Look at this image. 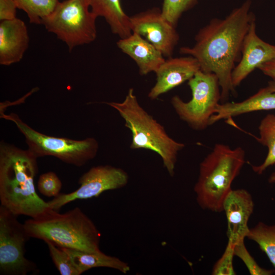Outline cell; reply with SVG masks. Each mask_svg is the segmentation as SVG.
I'll list each match as a JSON object with an SVG mask.
<instances>
[{"label":"cell","mask_w":275,"mask_h":275,"mask_svg":"<svg viewBox=\"0 0 275 275\" xmlns=\"http://www.w3.org/2000/svg\"><path fill=\"white\" fill-rule=\"evenodd\" d=\"M69 255L80 274L95 267H107L126 273L130 270L128 263L119 258L106 255L102 252H88L62 248Z\"/></svg>","instance_id":"d6986e66"},{"label":"cell","mask_w":275,"mask_h":275,"mask_svg":"<svg viewBox=\"0 0 275 275\" xmlns=\"http://www.w3.org/2000/svg\"><path fill=\"white\" fill-rule=\"evenodd\" d=\"M91 11L98 17H103L112 32L120 39L132 33L130 17L124 12L120 0H89Z\"/></svg>","instance_id":"ac0fdd59"},{"label":"cell","mask_w":275,"mask_h":275,"mask_svg":"<svg viewBox=\"0 0 275 275\" xmlns=\"http://www.w3.org/2000/svg\"><path fill=\"white\" fill-rule=\"evenodd\" d=\"M254 208L250 193L244 189H232L226 198L223 211L227 221L228 240L234 244L244 241L249 232V219Z\"/></svg>","instance_id":"4fadbf2b"},{"label":"cell","mask_w":275,"mask_h":275,"mask_svg":"<svg viewBox=\"0 0 275 275\" xmlns=\"http://www.w3.org/2000/svg\"><path fill=\"white\" fill-rule=\"evenodd\" d=\"M252 1L246 0L225 18H213L202 28L192 47H182L180 52L198 62L200 70L214 73L221 89V103L235 92L232 73L241 55L245 36L255 15L250 11Z\"/></svg>","instance_id":"6da1fadb"},{"label":"cell","mask_w":275,"mask_h":275,"mask_svg":"<svg viewBox=\"0 0 275 275\" xmlns=\"http://www.w3.org/2000/svg\"><path fill=\"white\" fill-rule=\"evenodd\" d=\"M200 70L198 61L191 56L165 60L155 72L156 83L149 92L148 97L152 100L157 98L189 80Z\"/></svg>","instance_id":"5bb4252c"},{"label":"cell","mask_w":275,"mask_h":275,"mask_svg":"<svg viewBox=\"0 0 275 275\" xmlns=\"http://www.w3.org/2000/svg\"><path fill=\"white\" fill-rule=\"evenodd\" d=\"M37 158L28 149L0 143V201L17 216L35 217L50 208L36 191Z\"/></svg>","instance_id":"7a4b0ae2"},{"label":"cell","mask_w":275,"mask_h":275,"mask_svg":"<svg viewBox=\"0 0 275 275\" xmlns=\"http://www.w3.org/2000/svg\"><path fill=\"white\" fill-rule=\"evenodd\" d=\"M118 111L131 132L132 149H145L157 153L169 174L173 176L179 152L185 147L171 138L164 127L140 104L133 88L121 102H105Z\"/></svg>","instance_id":"5b68a950"},{"label":"cell","mask_w":275,"mask_h":275,"mask_svg":"<svg viewBox=\"0 0 275 275\" xmlns=\"http://www.w3.org/2000/svg\"><path fill=\"white\" fill-rule=\"evenodd\" d=\"M245 162V152L241 147L232 149L216 144L200 164L199 174L194 186L196 200L203 209L223 211L224 201L232 189L233 181Z\"/></svg>","instance_id":"277c9868"},{"label":"cell","mask_w":275,"mask_h":275,"mask_svg":"<svg viewBox=\"0 0 275 275\" xmlns=\"http://www.w3.org/2000/svg\"><path fill=\"white\" fill-rule=\"evenodd\" d=\"M275 60V45L262 40L256 32L253 20L245 36L239 63L232 73V82L236 88L255 69L268 61Z\"/></svg>","instance_id":"7c38bea8"},{"label":"cell","mask_w":275,"mask_h":275,"mask_svg":"<svg viewBox=\"0 0 275 275\" xmlns=\"http://www.w3.org/2000/svg\"><path fill=\"white\" fill-rule=\"evenodd\" d=\"M197 0H163L161 13L164 19L175 26L183 12L193 6Z\"/></svg>","instance_id":"cb8c5ba5"},{"label":"cell","mask_w":275,"mask_h":275,"mask_svg":"<svg viewBox=\"0 0 275 275\" xmlns=\"http://www.w3.org/2000/svg\"><path fill=\"white\" fill-rule=\"evenodd\" d=\"M1 118L15 124L24 136L28 149L37 158L51 156L65 163L81 167L97 155L99 145L95 138L76 140L48 135L33 129L13 113L1 112Z\"/></svg>","instance_id":"8992f818"},{"label":"cell","mask_w":275,"mask_h":275,"mask_svg":"<svg viewBox=\"0 0 275 275\" xmlns=\"http://www.w3.org/2000/svg\"><path fill=\"white\" fill-rule=\"evenodd\" d=\"M17 9L24 11L31 23L41 24L42 19L49 15L59 0H14Z\"/></svg>","instance_id":"7402d4cb"},{"label":"cell","mask_w":275,"mask_h":275,"mask_svg":"<svg viewBox=\"0 0 275 275\" xmlns=\"http://www.w3.org/2000/svg\"><path fill=\"white\" fill-rule=\"evenodd\" d=\"M273 109H275V92L265 87L242 101L219 103L211 117L209 125L246 113Z\"/></svg>","instance_id":"e0dca14e"},{"label":"cell","mask_w":275,"mask_h":275,"mask_svg":"<svg viewBox=\"0 0 275 275\" xmlns=\"http://www.w3.org/2000/svg\"><path fill=\"white\" fill-rule=\"evenodd\" d=\"M268 181L269 183L275 184V171L272 173L269 176Z\"/></svg>","instance_id":"4dcf8cb0"},{"label":"cell","mask_w":275,"mask_h":275,"mask_svg":"<svg viewBox=\"0 0 275 275\" xmlns=\"http://www.w3.org/2000/svg\"><path fill=\"white\" fill-rule=\"evenodd\" d=\"M17 215L0 206V270L7 275L36 273V264L25 257V244L30 238Z\"/></svg>","instance_id":"9c48e42d"},{"label":"cell","mask_w":275,"mask_h":275,"mask_svg":"<svg viewBox=\"0 0 275 275\" xmlns=\"http://www.w3.org/2000/svg\"><path fill=\"white\" fill-rule=\"evenodd\" d=\"M30 237L61 247L99 252L101 234L93 221L78 207L60 213L49 208L25 221Z\"/></svg>","instance_id":"3957f363"},{"label":"cell","mask_w":275,"mask_h":275,"mask_svg":"<svg viewBox=\"0 0 275 275\" xmlns=\"http://www.w3.org/2000/svg\"><path fill=\"white\" fill-rule=\"evenodd\" d=\"M259 136L257 141L267 148L268 152L264 161L260 165H252L253 171L258 175L275 164V115L269 114L260 121L258 127Z\"/></svg>","instance_id":"ffe728a7"},{"label":"cell","mask_w":275,"mask_h":275,"mask_svg":"<svg viewBox=\"0 0 275 275\" xmlns=\"http://www.w3.org/2000/svg\"><path fill=\"white\" fill-rule=\"evenodd\" d=\"M50 256L61 275H80L68 254L62 248L51 242H46Z\"/></svg>","instance_id":"603a6c76"},{"label":"cell","mask_w":275,"mask_h":275,"mask_svg":"<svg viewBox=\"0 0 275 275\" xmlns=\"http://www.w3.org/2000/svg\"><path fill=\"white\" fill-rule=\"evenodd\" d=\"M129 180L127 172L110 165L91 168L79 179V187L68 194H60L47 202L50 208L58 210L73 201L97 197L105 191L121 188Z\"/></svg>","instance_id":"30bf717a"},{"label":"cell","mask_w":275,"mask_h":275,"mask_svg":"<svg viewBox=\"0 0 275 275\" xmlns=\"http://www.w3.org/2000/svg\"><path fill=\"white\" fill-rule=\"evenodd\" d=\"M30 41L28 28L19 18L0 23V64L10 66L19 62Z\"/></svg>","instance_id":"9a60e30c"},{"label":"cell","mask_w":275,"mask_h":275,"mask_svg":"<svg viewBox=\"0 0 275 275\" xmlns=\"http://www.w3.org/2000/svg\"><path fill=\"white\" fill-rule=\"evenodd\" d=\"M62 183L53 172H48L41 174L39 178L37 187L39 192L47 197H56L60 194Z\"/></svg>","instance_id":"484cf974"},{"label":"cell","mask_w":275,"mask_h":275,"mask_svg":"<svg viewBox=\"0 0 275 275\" xmlns=\"http://www.w3.org/2000/svg\"><path fill=\"white\" fill-rule=\"evenodd\" d=\"M191 99L183 101L178 96L171 99V104L179 118L191 128L202 130L210 126V120L221 100V89L214 73L199 70L188 80Z\"/></svg>","instance_id":"ba28073f"},{"label":"cell","mask_w":275,"mask_h":275,"mask_svg":"<svg viewBox=\"0 0 275 275\" xmlns=\"http://www.w3.org/2000/svg\"><path fill=\"white\" fill-rule=\"evenodd\" d=\"M235 244L228 241L226 249L221 258L214 265L211 274L213 275H235L233 261Z\"/></svg>","instance_id":"4316f807"},{"label":"cell","mask_w":275,"mask_h":275,"mask_svg":"<svg viewBox=\"0 0 275 275\" xmlns=\"http://www.w3.org/2000/svg\"><path fill=\"white\" fill-rule=\"evenodd\" d=\"M246 238L257 243L275 268V225L260 222L250 228Z\"/></svg>","instance_id":"44dd1931"},{"label":"cell","mask_w":275,"mask_h":275,"mask_svg":"<svg viewBox=\"0 0 275 275\" xmlns=\"http://www.w3.org/2000/svg\"><path fill=\"white\" fill-rule=\"evenodd\" d=\"M258 69L265 75L275 80V60L263 63Z\"/></svg>","instance_id":"f1b7e54d"},{"label":"cell","mask_w":275,"mask_h":275,"mask_svg":"<svg viewBox=\"0 0 275 275\" xmlns=\"http://www.w3.org/2000/svg\"><path fill=\"white\" fill-rule=\"evenodd\" d=\"M89 0H65L41 20L46 30L64 42L71 51L93 42L97 37L96 20Z\"/></svg>","instance_id":"52a82bcc"},{"label":"cell","mask_w":275,"mask_h":275,"mask_svg":"<svg viewBox=\"0 0 275 275\" xmlns=\"http://www.w3.org/2000/svg\"><path fill=\"white\" fill-rule=\"evenodd\" d=\"M266 87L270 91L275 92V80L272 79L269 81Z\"/></svg>","instance_id":"f546056e"},{"label":"cell","mask_w":275,"mask_h":275,"mask_svg":"<svg viewBox=\"0 0 275 275\" xmlns=\"http://www.w3.org/2000/svg\"><path fill=\"white\" fill-rule=\"evenodd\" d=\"M132 32L142 36L163 55L170 57L179 40L174 25L162 16L161 11L150 10L130 17Z\"/></svg>","instance_id":"8fae6325"},{"label":"cell","mask_w":275,"mask_h":275,"mask_svg":"<svg viewBox=\"0 0 275 275\" xmlns=\"http://www.w3.org/2000/svg\"><path fill=\"white\" fill-rule=\"evenodd\" d=\"M17 6L14 0H0V20H12L15 18Z\"/></svg>","instance_id":"83f0119b"},{"label":"cell","mask_w":275,"mask_h":275,"mask_svg":"<svg viewBox=\"0 0 275 275\" xmlns=\"http://www.w3.org/2000/svg\"><path fill=\"white\" fill-rule=\"evenodd\" d=\"M234 252V255L242 261L252 275H271L275 272L274 269H267L259 266L249 252L244 241L235 244Z\"/></svg>","instance_id":"d4e9b609"},{"label":"cell","mask_w":275,"mask_h":275,"mask_svg":"<svg viewBox=\"0 0 275 275\" xmlns=\"http://www.w3.org/2000/svg\"><path fill=\"white\" fill-rule=\"evenodd\" d=\"M117 45L135 61L142 75L156 72L165 61L158 49L136 33L132 32L129 36L120 39Z\"/></svg>","instance_id":"2e32d148"}]
</instances>
